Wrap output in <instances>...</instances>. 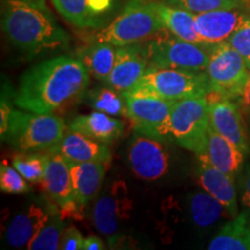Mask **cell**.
I'll return each mask as SVG.
<instances>
[{
    "label": "cell",
    "mask_w": 250,
    "mask_h": 250,
    "mask_svg": "<svg viewBox=\"0 0 250 250\" xmlns=\"http://www.w3.org/2000/svg\"><path fill=\"white\" fill-rule=\"evenodd\" d=\"M89 81L90 73L79 57L57 56L24 72L14 103L22 110L55 114L85 98Z\"/></svg>",
    "instance_id": "1"
},
{
    "label": "cell",
    "mask_w": 250,
    "mask_h": 250,
    "mask_svg": "<svg viewBox=\"0 0 250 250\" xmlns=\"http://www.w3.org/2000/svg\"><path fill=\"white\" fill-rule=\"evenodd\" d=\"M1 28L9 42L30 57L65 49L70 43L51 13L20 0H2Z\"/></svg>",
    "instance_id": "2"
},
{
    "label": "cell",
    "mask_w": 250,
    "mask_h": 250,
    "mask_svg": "<svg viewBox=\"0 0 250 250\" xmlns=\"http://www.w3.org/2000/svg\"><path fill=\"white\" fill-rule=\"evenodd\" d=\"M165 29L155 8L149 0H130L123 9L94 35L95 42L110 43L115 46L138 44L151 40Z\"/></svg>",
    "instance_id": "3"
},
{
    "label": "cell",
    "mask_w": 250,
    "mask_h": 250,
    "mask_svg": "<svg viewBox=\"0 0 250 250\" xmlns=\"http://www.w3.org/2000/svg\"><path fill=\"white\" fill-rule=\"evenodd\" d=\"M68 129L55 114L14 110L6 133V142L20 152L48 151L62 139Z\"/></svg>",
    "instance_id": "4"
},
{
    "label": "cell",
    "mask_w": 250,
    "mask_h": 250,
    "mask_svg": "<svg viewBox=\"0 0 250 250\" xmlns=\"http://www.w3.org/2000/svg\"><path fill=\"white\" fill-rule=\"evenodd\" d=\"M168 33L165 28L145 45L148 67L205 72L213 45L188 42Z\"/></svg>",
    "instance_id": "5"
},
{
    "label": "cell",
    "mask_w": 250,
    "mask_h": 250,
    "mask_svg": "<svg viewBox=\"0 0 250 250\" xmlns=\"http://www.w3.org/2000/svg\"><path fill=\"white\" fill-rule=\"evenodd\" d=\"M130 92L149 94L168 101H180L208 96L210 86L205 72L148 67Z\"/></svg>",
    "instance_id": "6"
},
{
    "label": "cell",
    "mask_w": 250,
    "mask_h": 250,
    "mask_svg": "<svg viewBox=\"0 0 250 250\" xmlns=\"http://www.w3.org/2000/svg\"><path fill=\"white\" fill-rule=\"evenodd\" d=\"M205 73L210 86L208 98L239 100L250 78L241 55L227 41L212 46Z\"/></svg>",
    "instance_id": "7"
},
{
    "label": "cell",
    "mask_w": 250,
    "mask_h": 250,
    "mask_svg": "<svg viewBox=\"0 0 250 250\" xmlns=\"http://www.w3.org/2000/svg\"><path fill=\"white\" fill-rule=\"evenodd\" d=\"M210 127V102L208 96L175 101L169 122V139L197 156L205 152Z\"/></svg>",
    "instance_id": "8"
},
{
    "label": "cell",
    "mask_w": 250,
    "mask_h": 250,
    "mask_svg": "<svg viewBox=\"0 0 250 250\" xmlns=\"http://www.w3.org/2000/svg\"><path fill=\"white\" fill-rule=\"evenodd\" d=\"M126 118L137 133L166 140L169 138V122L175 101L145 93L125 92Z\"/></svg>",
    "instance_id": "9"
},
{
    "label": "cell",
    "mask_w": 250,
    "mask_h": 250,
    "mask_svg": "<svg viewBox=\"0 0 250 250\" xmlns=\"http://www.w3.org/2000/svg\"><path fill=\"white\" fill-rule=\"evenodd\" d=\"M46 161L43 187L50 199L58 206L62 217L81 219L83 208L78 204L70 165L64 156L54 151H45Z\"/></svg>",
    "instance_id": "10"
},
{
    "label": "cell",
    "mask_w": 250,
    "mask_h": 250,
    "mask_svg": "<svg viewBox=\"0 0 250 250\" xmlns=\"http://www.w3.org/2000/svg\"><path fill=\"white\" fill-rule=\"evenodd\" d=\"M127 160L133 174L140 180L156 181L169 169V153L165 140L137 133L130 140Z\"/></svg>",
    "instance_id": "11"
},
{
    "label": "cell",
    "mask_w": 250,
    "mask_h": 250,
    "mask_svg": "<svg viewBox=\"0 0 250 250\" xmlns=\"http://www.w3.org/2000/svg\"><path fill=\"white\" fill-rule=\"evenodd\" d=\"M132 208L126 184L122 181L114 182L94 205L93 221L96 229L110 240L116 239L121 224L129 219Z\"/></svg>",
    "instance_id": "12"
},
{
    "label": "cell",
    "mask_w": 250,
    "mask_h": 250,
    "mask_svg": "<svg viewBox=\"0 0 250 250\" xmlns=\"http://www.w3.org/2000/svg\"><path fill=\"white\" fill-rule=\"evenodd\" d=\"M65 20L81 29H101L112 20L122 0H51Z\"/></svg>",
    "instance_id": "13"
},
{
    "label": "cell",
    "mask_w": 250,
    "mask_h": 250,
    "mask_svg": "<svg viewBox=\"0 0 250 250\" xmlns=\"http://www.w3.org/2000/svg\"><path fill=\"white\" fill-rule=\"evenodd\" d=\"M208 99L210 102V126L248 155L250 143L243 118L245 114L237 100L208 96Z\"/></svg>",
    "instance_id": "14"
},
{
    "label": "cell",
    "mask_w": 250,
    "mask_h": 250,
    "mask_svg": "<svg viewBox=\"0 0 250 250\" xmlns=\"http://www.w3.org/2000/svg\"><path fill=\"white\" fill-rule=\"evenodd\" d=\"M249 19L250 11L242 5L234 8L195 14V26L205 44L215 45L226 42Z\"/></svg>",
    "instance_id": "15"
},
{
    "label": "cell",
    "mask_w": 250,
    "mask_h": 250,
    "mask_svg": "<svg viewBox=\"0 0 250 250\" xmlns=\"http://www.w3.org/2000/svg\"><path fill=\"white\" fill-rule=\"evenodd\" d=\"M148 68L145 46L131 44L117 46L116 61L105 85L121 93L130 92Z\"/></svg>",
    "instance_id": "16"
},
{
    "label": "cell",
    "mask_w": 250,
    "mask_h": 250,
    "mask_svg": "<svg viewBox=\"0 0 250 250\" xmlns=\"http://www.w3.org/2000/svg\"><path fill=\"white\" fill-rule=\"evenodd\" d=\"M196 176L202 189L220 202L229 217L234 218L240 213L235 179L203 159H198Z\"/></svg>",
    "instance_id": "17"
},
{
    "label": "cell",
    "mask_w": 250,
    "mask_h": 250,
    "mask_svg": "<svg viewBox=\"0 0 250 250\" xmlns=\"http://www.w3.org/2000/svg\"><path fill=\"white\" fill-rule=\"evenodd\" d=\"M50 151L57 152L67 162L98 161L105 165L111 164V152L107 144L96 142L85 134L67 129L65 136Z\"/></svg>",
    "instance_id": "18"
},
{
    "label": "cell",
    "mask_w": 250,
    "mask_h": 250,
    "mask_svg": "<svg viewBox=\"0 0 250 250\" xmlns=\"http://www.w3.org/2000/svg\"><path fill=\"white\" fill-rule=\"evenodd\" d=\"M246 154L237 146L215 132L210 126L206 136L205 152L198 159L208 161L236 180L245 167Z\"/></svg>",
    "instance_id": "19"
},
{
    "label": "cell",
    "mask_w": 250,
    "mask_h": 250,
    "mask_svg": "<svg viewBox=\"0 0 250 250\" xmlns=\"http://www.w3.org/2000/svg\"><path fill=\"white\" fill-rule=\"evenodd\" d=\"M49 219L48 208L31 203L23 211L19 212L12 218L6 227V241L17 249L26 248L35 237Z\"/></svg>",
    "instance_id": "20"
},
{
    "label": "cell",
    "mask_w": 250,
    "mask_h": 250,
    "mask_svg": "<svg viewBox=\"0 0 250 250\" xmlns=\"http://www.w3.org/2000/svg\"><path fill=\"white\" fill-rule=\"evenodd\" d=\"M68 129L108 145L121 138L124 132V122L104 112L94 110L90 114L73 118L68 124Z\"/></svg>",
    "instance_id": "21"
},
{
    "label": "cell",
    "mask_w": 250,
    "mask_h": 250,
    "mask_svg": "<svg viewBox=\"0 0 250 250\" xmlns=\"http://www.w3.org/2000/svg\"><path fill=\"white\" fill-rule=\"evenodd\" d=\"M68 165L77 202L83 208L99 193L108 165L98 161L68 162Z\"/></svg>",
    "instance_id": "22"
},
{
    "label": "cell",
    "mask_w": 250,
    "mask_h": 250,
    "mask_svg": "<svg viewBox=\"0 0 250 250\" xmlns=\"http://www.w3.org/2000/svg\"><path fill=\"white\" fill-rule=\"evenodd\" d=\"M155 8L165 28L169 33L188 42L205 44L196 30L195 14L167 2H155Z\"/></svg>",
    "instance_id": "23"
},
{
    "label": "cell",
    "mask_w": 250,
    "mask_h": 250,
    "mask_svg": "<svg viewBox=\"0 0 250 250\" xmlns=\"http://www.w3.org/2000/svg\"><path fill=\"white\" fill-rule=\"evenodd\" d=\"M210 250H250V217L240 212L225 224L208 245Z\"/></svg>",
    "instance_id": "24"
},
{
    "label": "cell",
    "mask_w": 250,
    "mask_h": 250,
    "mask_svg": "<svg viewBox=\"0 0 250 250\" xmlns=\"http://www.w3.org/2000/svg\"><path fill=\"white\" fill-rule=\"evenodd\" d=\"M116 52L117 46L110 43L94 41L92 44L81 50L78 57L85 64L90 76L105 83L114 68Z\"/></svg>",
    "instance_id": "25"
},
{
    "label": "cell",
    "mask_w": 250,
    "mask_h": 250,
    "mask_svg": "<svg viewBox=\"0 0 250 250\" xmlns=\"http://www.w3.org/2000/svg\"><path fill=\"white\" fill-rule=\"evenodd\" d=\"M189 211L193 224L202 228L212 226L224 213L227 214L223 204L204 190L189 196Z\"/></svg>",
    "instance_id": "26"
},
{
    "label": "cell",
    "mask_w": 250,
    "mask_h": 250,
    "mask_svg": "<svg viewBox=\"0 0 250 250\" xmlns=\"http://www.w3.org/2000/svg\"><path fill=\"white\" fill-rule=\"evenodd\" d=\"M66 224L64 221L61 210L58 206L52 204L49 205V219L39 234L31 240L27 249L29 250H57L61 249V243Z\"/></svg>",
    "instance_id": "27"
},
{
    "label": "cell",
    "mask_w": 250,
    "mask_h": 250,
    "mask_svg": "<svg viewBox=\"0 0 250 250\" xmlns=\"http://www.w3.org/2000/svg\"><path fill=\"white\" fill-rule=\"evenodd\" d=\"M90 108L114 117H126V100L124 94L111 87L88 90L86 94Z\"/></svg>",
    "instance_id": "28"
},
{
    "label": "cell",
    "mask_w": 250,
    "mask_h": 250,
    "mask_svg": "<svg viewBox=\"0 0 250 250\" xmlns=\"http://www.w3.org/2000/svg\"><path fill=\"white\" fill-rule=\"evenodd\" d=\"M45 154L20 152L12 159V165L29 183H41L44 179Z\"/></svg>",
    "instance_id": "29"
},
{
    "label": "cell",
    "mask_w": 250,
    "mask_h": 250,
    "mask_svg": "<svg viewBox=\"0 0 250 250\" xmlns=\"http://www.w3.org/2000/svg\"><path fill=\"white\" fill-rule=\"evenodd\" d=\"M165 2L175 7L187 9L193 14H202L245 5L243 0H165Z\"/></svg>",
    "instance_id": "30"
},
{
    "label": "cell",
    "mask_w": 250,
    "mask_h": 250,
    "mask_svg": "<svg viewBox=\"0 0 250 250\" xmlns=\"http://www.w3.org/2000/svg\"><path fill=\"white\" fill-rule=\"evenodd\" d=\"M28 181L7 161L2 160L0 165V189L2 192L11 195H22L30 190Z\"/></svg>",
    "instance_id": "31"
},
{
    "label": "cell",
    "mask_w": 250,
    "mask_h": 250,
    "mask_svg": "<svg viewBox=\"0 0 250 250\" xmlns=\"http://www.w3.org/2000/svg\"><path fill=\"white\" fill-rule=\"evenodd\" d=\"M227 42L241 55L250 70V19L227 40Z\"/></svg>",
    "instance_id": "32"
},
{
    "label": "cell",
    "mask_w": 250,
    "mask_h": 250,
    "mask_svg": "<svg viewBox=\"0 0 250 250\" xmlns=\"http://www.w3.org/2000/svg\"><path fill=\"white\" fill-rule=\"evenodd\" d=\"M14 95L15 92H11V87L7 85H2L1 88V99H0V134H1V140L5 142L6 133H7L9 127V121L13 114L14 109Z\"/></svg>",
    "instance_id": "33"
},
{
    "label": "cell",
    "mask_w": 250,
    "mask_h": 250,
    "mask_svg": "<svg viewBox=\"0 0 250 250\" xmlns=\"http://www.w3.org/2000/svg\"><path fill=\"white\" fill-rule=\"evenodd\" d=\"M239 193L243 208L250 217V165H245L239 175Z\"/></svg>",
    "instance_id": "34"
},
{
    "label": "cell",
    "mask_w": 250,
    "mask_h": 250,
    "mask_svg": "<svg viewBox=\"0 0 250 250\" xmlns=\"http://www.w3.org/2000/svg\"><path fill=\"white\" fill-rule=\"evenodd\" d=\"M83 235L77 227L70 226L65 229L64 235H62L61 249L62 250H81L83 248Z\"/></svg>",
    "instance_id": "35"
},
{
    "label": "cell",
    "mask_w": 250,
    "mask_h": 250,
    "mask_svg": "<svg viewBox=\"0 0 250 250\" xmlns=\"http://www.w3.org/2000/svg\"><path fill=\"white\" fill-rule=\"evenodd\" d=\"M237 102L240 103V107H241L243 114L250 120V78L245 87L241 98L237 100Z\"/></svg>",
    "instance_id": "36"
},
{
    "label": "cell",
    "mask_w": 250,
    "mask_h": 250,
    "mask_svg": "<svg viewBox=\"0 0 250 250\" xmlns=\"http://www.w3.org/2000/svg\"><path fill=\"white\" fill-rule=\"evenodd\" d=\"M83 250H102L105 249L104 243L99 236L90 235L86 237L85 241H83Z\"/></svg>",
    "instance_id": "37"
},
{
    "label": "cell",
    "mask_w": 250,
    "mask_h": 250,
    "mask_svg": "<svg viewBox=\"0 0 250 250\" xmlns=\"http://www.w3.org/2000/svg\"><path fill=\"white\" fill-rule=\"evenodd\" d=\"M20 1L27 2V4L35 6V7L42 9V11L51 13V11H50V8L48 7V5H46V0H20Z\"/></svg>",
    "instance_id": "38"
}]
</instances>
